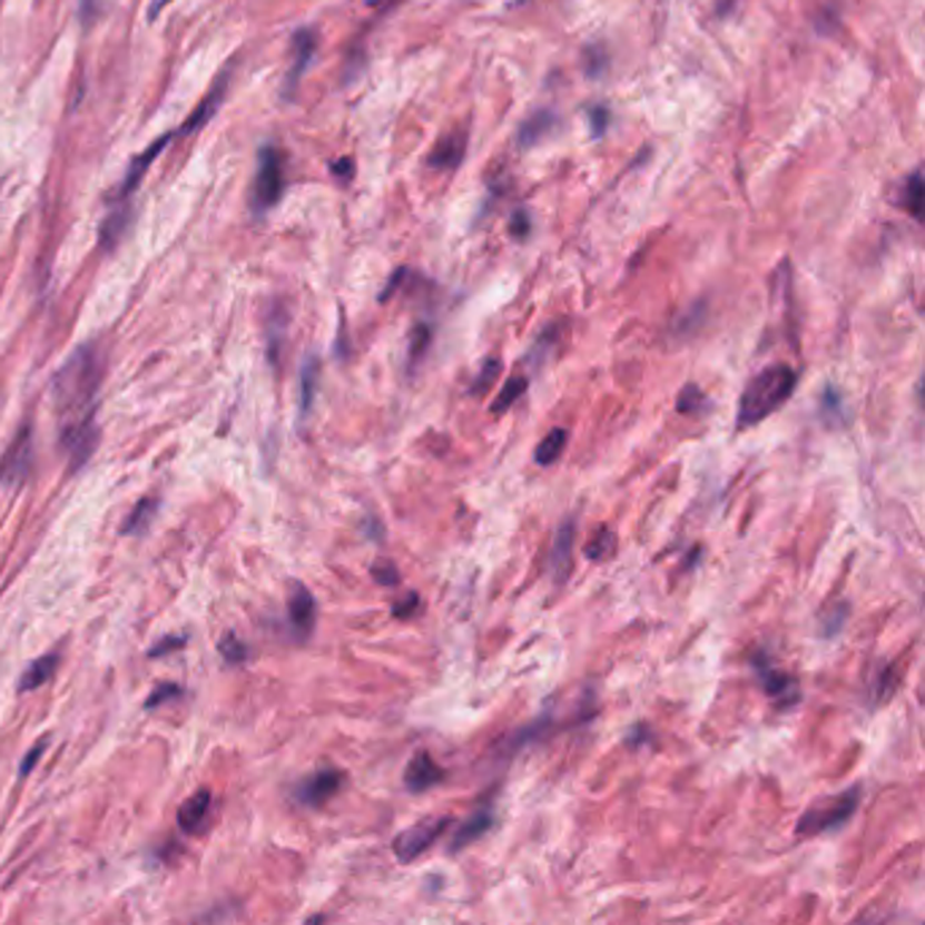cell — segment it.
Listing matches in <instances>:
<instances>
[{
	"label": "cell",
	"instance_id": "obj_39",
	"mask_svg": "<svg viewBox=\"0 0 925 925\" xmlns=\"http://www.w3.org/2000/svg\"><path fill=\"white\" fill-rule=\"evenodd\" d=\"M43 747H47V741H39V744H36L33 749H30L28 760H22V766H20V774H22V776H28L30 771H33V766H36V762H39V757H41V749H43Z\"/></svg>",
	"mask_w": 925,
	"mask_h": 925
},
{
	"label": "cell",
	"instance_id": "obj_3",
	"mask_svg": "<svg viewBox=\"0 0 925 925\" xmlns=\"http://www.w3.org/2000/svg\"><path fill=\"white\" fill-rule=\"evenodd\" d=\"M860 796H863L860 785H855V787H849L847 793H839V796L817 800L811 809L804 811V817H800L796 834L798 836H815V834H828V830L842 828V825H847L849 817L858 811Z\"/></svg>",
	"mask_w": 925,
	"mask_h": 925
},
{
	"label": "cell",
	"instance_id": "obj_12",
	"mask_svg": "<svg viewBox=\"0 0 925 925\" xmlns=\"http://www.w3.org/2000/svg\"><path fill=\"white\" fill-rule=\"evenodd\" d=\"M755 662H757V673H760V679H762V687H766V692L776 700V706L798 703V698H800L798 681L793 679V676L779 673L774 666L762 662V657H755Z\"/></svg>",
	"mask_w": 925,
	"mask_h": 925
},
{
	"label": "cell",
	"instance_id": "obj_18",
	"mask_svg": "<svg viewBox=\"0 0 925 925\" xmlns=\"http://www.w3.org/2000/svg\"><path fill=\"white\" fill-rule=\"evenodd\" d=\"M226 85H228V77H223L220 82H215V87L213 90L207 92V96H204V101L198 104L196 107V111L194 115H190V120L185 122L183 126V130H179V134L183 136H190V134H196L198 128H204L209 122V117L215 115L217 111V107H220V101H223V96H226Z\"/></svg>",
	"mask_w": 925,
	"mask_h": 925
},
{
	"label": "cell",
	"instance_id": "obj_4",
	"mask_svg": "<svg viewBox=\"0 0 925 925\" xmlns=\"http://www.w3.org/2000/svg\"><path fill=\"white\" fill-rule=\"evenodd\" d=\"M285 188V166H283V152L277 147H264L260 150L258 160V174H256V188H253V207L256 213H266V209L275 207L281 201Z\"/></svg>",
	"mask_w": 925,
	"mask_h": 925
},
{
	"label": "cell",
	"instance_id": "obj_6",
	"mask_svg": "<svg viewBox=\"0 0 925 925\" xmlns=\"http://www.w3.org/2000/svg\"><path fill=\"white\" fill-rule=\"evenodd\" d=\"M30 464H33V426L22 424L17 437L0 456V483L9 489L22 486L28 481Z\"/></svg>",
	"mask_w": 925,
	"mask_h": 925
},
{
	"label": "cell",
	"instance_id": "obj_28",
	"mask_svg": "<svg viewBox=\"0 0 925 925\" xmlns=\"http://www.w3.org/2000/svg\"><path fill=\"white\" fill-rule=\"evenodd\" d=\"M706 405H709V396L695 386V383H687V386L681 388L679 400H676V410H679L681 415L700 413V410H706Z\"/></svg>",
	"mask_w": 925,
	"mask_h": 925
},
{
	"label": "cell",
	"instance_id": "obj_43",
	"mask_svg": "<svg viewBox=\"0 0 925 925\" xmlns=\"http://www.w3.org/2000/svg\"><path fill=\"white\" fill-rule=\"evenodd\" d=\"M402 0H370V6L372 9H377V11H388V9H394V6H400Z\"/></svg>",
	"mask_w": 925,
	"mask_h": 925
},
{
	"label": "cell",
	"instance_id": "obj_13",
	"mask_svg": "<svg viewBox=\"0 0 925 925\" xmlns=\"http://www.w3.org/2000/svg\"><path fill=\"white\" fill-rule=\"evenodd\" d=\"M492 825H494V804L492 800H486V804L478 806L473 815H470V819H464L462 828L456 830V836H453V842H451V853H459V849H464L468 844L481 839V836L486 834Z\"/></svg>",
	"mask_w": 925,
	"mask_h": 925
},
{
	"label": "cell",
	"instance_id": "obj_22",
	"mask_svg": "<svg viewBox=\"0 0 925 925\" xmlns=\"http://www.w3.org/2000/svg\"><path fill=\"white\" fill-rule=\"evenodd\" d=\"M847 619H849V603H844V600L830 603L823 613H819V632H823V638L839 636V632L844 630V624H847Z\"/></svg>",
	"mask_w": 925,
	"mask_h": 925
},
{
	"label": "cell",
	"instance_id": "obj_21",
	"mask_svg": "<svg viewBox=\"0 0 925 925\" xmlns=\"http://www.w3.org/2000/svg\"><path fill=\"white\" fill-rule=\"evenodd\" d=\"M564 445H568V430H551L535 449V462L540 468H549L562 456Z\"/></svg>",
	"mask_w": 925,
	"mask_h": 925
},
{
	"label": "cell",
	"instance_id": "obj_10",
	"mask_svg": "<svg viewBox=\"0 0 925 925\" xmlns=\"http://www.w3.org/2000/svg\"><path fill=\"white\" fill-rule=\"evenodd\" d=\"M288 619H291V627H294L299 636H309L315 627V598L313 592H309L307 587L299 581L291 583V594H288Z\"/></svg>",
	"mask_w": 925,
	"mask_h": 925
},
{
	"label": "cell",
	"instance_id": "obj_7",
	"mask_svg": "<svg viewBox=\"0 0 925 925\" xmlns=\"http://www.w3.org/2000/svg\"><path fill=\"white\" fill-rule=\"evenodd\" d=\"M345 787V774L334 771V768H326V771L313 774L309 779H304L296 790V798L307 806H323L328 798L337 796Z\"/></svg>",
	"mask_w": 925,
	"mask_h": 925
},
{
	"label": "cell",
	"instance_id": "obj_40",
	"mask_svg": "<svg viewBox=\"0 0 925 925\" xmlns=\"http://www.w3.org/2000/svg\"><path fill=\"white\" fill-rule=\"evenodd\" d=\"M405 277H407V269H396V275H394V277H391L388 288H386V291H383V294H381V302H388V299H391V294H394V291H396V288H400V283H402V281H405Z\"/></svg>",
	"mask_w": 925,
	"mask_h": 925
},
{
	"label": "cell",
	"instance_id": "obj_42",
	"mask_svg": "<svg viewBox=\"0 0 925 925\" xmlns=\"http://www.w3.org/2000/svg\"><path fill=\"white\" fill-rule=\"evenodd\" d=\"M332 171L337 174V177H343L345 183L347 179L353 177V160L351 158H343V160H337V164H332Z\"/></svg>",
	"mask_w": 925,
	"mask_h": 925
},
{
	"label": "cell",
	"instance_id": "obj_27",
	"mask_svg": "<svg viewBox=\"0 0 925 925\" xmlns=\"http://www.w3.org/2000/svg\"><path fill=\"white\" fill-rule=\"evenodd\" d=\"M430 343H432V326L430 323H415L413 332H410V351H407V358L410 364H419L421 358H424V353L430 351Z\"/></svg>",
	"mask_w": 925,
	"mask_h": 925
},
{
	"label": "cell",
	"instance_id": "obj_34",
	"mask_svg": "<svg viewBox=\"0 0 925 925\" xmlns=\"http://www.w3.org/2000/svg\"><path fill=\"white\" fill-rule=\"evenodd\" d=\"M511 234H513V239H527L532 234L530 213H527L524 207L513 213V217H511Z\"/></svg>",
	"mask_w": 925,
	"mask_h": 925
},
{
	"label": "cell",
	"instance_id": "obj_20",
	"mask_svg": "<svg viewBox=\"0 0 925 925\" xmlns=\"http://www.w3.org/2000/svg\"><path fill=\"white\" fill-rule=\"evenodd\" d=\"M155 511H158V500H155V496H145V500H139L134 511H130L126 524H122V532H126V535H141V532H145L147 527H150V521L155 519Z\"/></svg>",
	"mask_w": 925,
	"mask_h": 925
},
{
	"label": "cell",
	"instance_id": "obj_37",
	"mask_svg": "<svg viewBox=\"0 0 925 925\" xmlns=\"http://www.w3.org/2000/svg\"><path fill=\"white\" fill-rule=\"evenodd\" d=\"M608 109L606 107H594L592 111H589V120H592V134L594 136H603L606 134V128H608Z\"/></svg>",
	"mask_w": 925,
	"mask_h": 925
},
{
	"label": "cell",
	"instance_id": "obj_29",
	"mask_svg": "<svg viewBox=\"0 0 925 925\" xmlns=\"http://www.w3.org/2000/svg\"><path fill=\"white\" fill-rule=\"evenodd\" d=\"M923 198H925L923 174L915 171L909 177V183H906L904 204H906V209H909V213H912V217H917V220H921V217H923Z\"/></svg>",
	"mask_w": 925,
	"mask_h": 925
},
{
	"label": "cell",
	"instance_id": "obj_9",
	"mask_svg": "<svg viewBox=\"0 0 925 925\" xmlns=\"http://www.w3.org/2000/svg\"><path fill=\"white\" fill-rule=\"evenodd\" d=\"M445 779V768L434 762L430 752H415L405 768V785L410 793H424Z\"/></svg>",
	"mask_w": 925,
	"mask_h": 925
},
{
	"label": "cell",
	"instance_id": "obj_15",
	"mask_svg": "<svg viewBox=\"0 0 925 925\" xmlns=\"http://www.w3.org/2000/svg\"><path fill=\"white\" fill-rule=\"evenodd\" d=\"M315 47H318V39H315L313 30H299V33L294 36V66H291L288 82H285L288 96L296 90V85H299L304 71H307L309 60H313V55H315Z\"/></svg>",
	"mask_w": 925,
	"mask_h": 925
},
{
	"label": "cell",
	"instance_id": "obj_5",
	"mask_svg": "<svg viewBox=\"0 0 925 925\" xmlns=\"http://www.w3.org/2000/svg\"><path fill=\"white\" fill-rule=\"evenodd\" d=\"M451 825V817H424L415 825L402 830L394 839V855L400 863H413L419 855H424L434 842L443 836V830Z\"/></svg>",
	"mask_w": 925,
	"mask_h": 925
},
{
	"label": "cell",
	"instance_id": "obj_2",
	"mask_svg": "<svg viewBox=\"0 0 925 925\" xmlns=\"http://www.w3.org/2000/svg\"><path fill=\"white\" fill-rule=\"evenodd\" d=\"M798 375L793 366L771 364L762 372H757L752 381L744 388L741 402H738V430H749L781 410L796 391Z\"/></svg>",
	"mask_w": 925,
	"mask_h": 925
},
{
	"label": "cell",
	"instance_id": "obj_1",
	"mask_svg": "<svg viewBox=\"0 0 925 925\" xmlns=\"http://www.w3.org/2000/svg\"><path fill=\"white\" fill-rule=\"evenodd\" d=\"M101 347L79 345L52 377V405L58 413L60 449L66 451L71 470H79L96 449V402L104 381Z\"/></svg>",
	"mask_w": 925,
	"mask_h": 925
},
{
	"label": "cell",
	"instance_id": "obj_23",
	"mask_svg": "<svg viewBox=\"0 0 925 925\" xmlns=\"http://www.w3.org/2000/svg\"><path fill=\"white\" fill-rule=\"evenodd\" d=\"M898 689V673L893 666H883L879 668V676L877 681H874L872 687V706L874 709H879V706L887 703V700L893 698V692Z\"/></svg>",
	"mask_w": 925,
	"mask_h": 925
},
{
	"label": "cell",
	"instance_id": "obj_25",
	"mask_svg": "<svg viewBox=\"0 0 925 925\" xmlns=\"http://www.w3.org/2000/svg\"><path fill=\"white\" fill-rule=\"evenodd\" d=\"M318 375H321V362L315 356H309L302 366V413H309L315 400V388H318Z\"/></svg>",
	"mask_w": 925,
	"mask_h": 925
},
{
	"label": "cell",
	"instance_id": "obj_17",
	"mask_svg": "<svg viewBox=\"0 0 925 925\" xmlns=\"http://www.w3.org/2000/svg\"><path fill=\"white\" fill-rule=\"evenodd\" d=\"M209 806H213V796H209V790L194 793V796L185 800L183 809H179V817H177L179 828H183L185 834H196L209 815Z\"/></svg>",
	"mask_w": 925,
	"mask_h": 925
},
{
	"label": "cell",
	"instance_id": "obj_41",
	"mask_svg": "<svg viewBox=\"0 0 925 925\" xmlns=\"http://www.w3.org/2000/svg\"><path fill=\"white\" fill-rule=\"evenodd\" d=\"M185 643V638H166L164 643L160 646H155V649L150 651L152 657H160V655H166V651H171V649H179V646Z\"/></svg>",
	"mask_w": 925,
	"mask_h": 925
},
{
	"label": "cell",
	"instance_id": "obj_33",
	"mask_svg": "<svg viewBox=\"0 0 925 925\" xmlns=\"http://www.w3.org/2000/svg\"><path fill=\"white\" fill-rule=\"evenodd\" d=\"M421 606H424V603H421V598H419V594H415V592H410V594H407V598H402V600H400V603H394V611H391V613H394V617H396V619H413V617H415V613H419V611H421Z\"/></svg>",
	"mask_w": 925,
	"mask_h": 925
},
{
	"label": "cell",
	"instance_id": "obj_11",
	"mask_svg": "<svg viewBox=\"0 0 925 925\" xmlns=\"http://www.w3.org/2000/svg\"><path fill=\"white\" fill-rule=\"evenodd\" d=\"M464 152H468V134L464 130H453V134H445L443 139L437 141L430 158H426V166L432 171H453L459 164H462Z\"/></svg>",
	"mask_w": 925,
	"mask_h": 925
},
{
	"label": "cell",
	"instance_id": "obj_35",
	"mask_svg": "<svg viewBox=\"0 0 925 925\" xmlns=\"http://www.w3.org/2000/svg\"><path fill=\"white\" fill-rule=\"evenodd\" d=\"M583 60H587L589 77H600V73H603V68H606L603 47H589L587 55H583Z\"/></svg>",
	"mask_w": 925,
	"mask_h": 925
},
{
	"label": "cell",
	"instance_id": "obj_14",
	"mask_svg": "<svg viewBox=\"0 0 925 925\" xmlns=\"http://www.w3.org/2000/svg\"><path fill=\"white\" fill-rule=\"evenodd\" d=\"M174 134H166L164 139H158L155 145L147 147L145 152L139 155V158H134V164H130V169L126 171V179H122L120 190H117V201H130V196H134V190L139 188L141 177H145L147 169H150V164L155 158H158V152H164V147L169 145Z\"/></svg>",
	"mask_w": 925,
	"mask_h": 925
},
{
	"label": "cell",
	"instance_id": "obj_8",
	"mask_svg": "<svg viewBox=\"0 0 925 925\" xmlns=\"http://www.w3.org/2000/svg\"><path fill=\"white\" fill-rule=\"evenodd\" d=\"M573 543H575V516H568L557 527L554 549H551V575L554 581H564L573 570Z\"/></svg>",
	"mask_w": 925,
	"mask_h": 925
},
{
	"label": "cell",
	"instance_id": "obj_24",
	"mask_svg": "<svg viewBox=\"0 0 925 925\" xmlns=\"http://www.w3.org/2000/svg\"><path fill=\"white\" fill-rule=\"evenodd\" d=\"M613 551H617V535H613L611 530H598L594 538L587 543V549H583V554L592 562H603L611 560Z\"/></svg>",
	"mask_w": 925,
	"mask_h": 925
},
{
	"label": "cell",
	"instance_id": "obj_32",
	"mask_svg": "<svg viewBox=\"0 0 925 925\" xmlns=\"http://www.w3.org/2000/svg\"><path fill=\"white\" fill-rule=\"evenodd\" d=\"M220 655L226 657L228 662H242L247 657V646L242 643L234 632H228V636L220 641Z\"/></svg>",
	"mask_w": 925,
	"mask_h": 925
},
{
	"label": "cell",
	"instance_id": "obj_38",
	"mask_svg": "<svg viewBox=\"0 0 925 925\" xmlns=\"http://www.w3.org/2000/svg\"><path fill=\"white\" fill-rule=\"evenodd\" d=\"M823 410H825V413H839V410H842V394H839V388H834V386L825 388V394H823Z\"/></svg>",
	"mask_w": 925,
	"mask_h": 925
},
{
	"label": "cell",
	"instance_id": "obj_19",
	"mask_svg": "<svg viewBox=\"0 0 925 925\" xmlns=\"http://www.w3.org/2000/svg\"><path fill=\"white\" fill-rule=\"evenodd\" d=\"M60 666V655L58 651H52V655H43L39 660L33 662L28 670L22 673L20 679V692H33V689H39L43 681H49L55 676V670Z\"/></svg>",
	"mask_w": 925,
	"mask_h": 925
},
{
	"label": "cell",
	"instance_id": "obj_36",
	"mask_svg": "<svg viewBox=\"0 0 925 925\" xmlns=\"http://www.w3.org/2000/svg\"><path fill=\"white\" fill-rule=\"evenodd\" d=\"M179 695V687L177 685H164L160 689H155V692L150 695V700H147V709H155V706H160L164 703V700H169V698H177Z\"/></svg>",
	"mask_w": 925,
	"mask_h": 925
},
{
	"label": "cell",
	"instance_id": "obj_16",
	"mask_svg": "<svg viewBox=\"0 0 925 925\" xmlns=\"http://www.w3.org/2000/svg\"><path fill=\"white\" fill-rule=\"evenodd\" d=\"M554 126H557L554 111H549V109L532 111V115L519 126L516 145L521 147V150H530V147H535L538 141H543V136L551 134V128Z\"/></svg>",
	"mask_w": 925,
	"mask_h": 925
},
{
	"label": "cell",
	"instance_id": "obj_30",
	"mask_svg": "<svg viewBox=\"0 0 925 925\" xmlns=\"http://www.w3.org/2000/svg\"><path fill=\"white\" fill-rule=\"evenodd\" d=\"M500 370H502V364H500V358H486V362H483V370H481V375L475 377V386L470 388L473 391V394L478 396V394H483V391H486L489 386H492V381L496 375H500Z\"/></svg>",
	"mask_w": 925,
	"mask_h": 925
},
{
	"label": "cell",
	"instance_id": "obj_31",
	"mask_svg": "<svg viewBox=\"0 0 925 925\" xmlns=\"http://www.w3.org/2000/svg\"><path fill=\"white\" fill-rule=\"evenodd\" d=\"M372 579L383 583V587H396V583H400V570H396L394 562L381 560L372 564Z\"/></svg>",
	"mask_w": 925,
	"mask_h": 925
},
{
	"label": "cell",
	"instance_id": "obj_26",
	"mask_svg": "<svg viewBox=\"0 0 925 925\" xmlns=\"http://www.w3.org/2000/svg\"><path fill=\"white\" fill-rule=\"evenodd\" d=\"M527 386H530V377H524V375H516V377H511V381L505 383V386H502V391L500 394H496V400L492 402V413L494 415H500V413H505L508 407L513 405V402L519 400L521 394H524L527 391Z\"/></svg>",
	"mask_w": 925,
	"mask_h": 925
}]
</instances>
